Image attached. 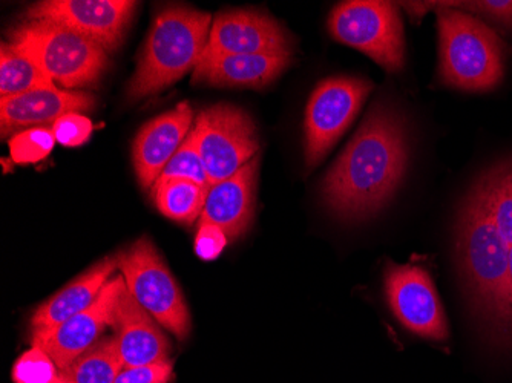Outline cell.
<instances>
[{
    "label": "cell",
    "instance_id": "6da1fadb",
    "mask_svg": "<svg viewBox=\"0 0 512 383\" xmlns=\"http://www.w3.org/2000/svg\"><path fill=\"white\" fill-rule=\"evenodd\" d=\"M407 164L404 123L393 108L376 102L325 175V203L344 220L375 217L398 190Z\"/></svg>",
    "mask_w": 512,
    "mask_h": 383
},
{
    "label": "cell",
    "instance_id": "7a4b0ae2",
    "mask_svg": "<svg viewBox=\"0 0 512 383\" xmlns=\"http://www.w3.org/2000/svg\"><path fill=\"white\" fill-rule=\"evenodd\" d=\"M456 238L457 261L471 307L488 336L497 345L509 347V247L477 184L460 210Z\"/></svg>",
    "mask_w": 512,
    "mask_h": 383
},
{
    "label": "cell",
    "instance_id": "3957f363",
    "mask_svg": "<svg viewBox=\"0 0 512 383\" xmlns=\"http://www.w3.org/2000/svg\"><path fill=\"white\" fill-rule=\"evenodd\" d=\"M211 28L209 13L184 5L161 10L152 23L138 56L137 69L126 89L129 102L157 94L197 68Z\"/></svg>",
    "mask_w": 512,
    "mask_h": 383
},
{
    "label": "cell",
    "instance_id": "277c9868",
    "mask_svg": "<svg viewBox=\"0 0 512 383\" xmlns=\"http://www.w3.org/2000/svg\"><path fill=\"white\" fill-rule=\"evenodd\" d=\"M440 82L467 92H488L502 83L506 46L473 14L457 8L437 11Z\"/></svg>",
    "mask_w": 512,
    "mask_h": 383
},
{
    "label": "cell",
    "instance_id": "5b68a950",
    "mask_svg": "<svg viewBox=\"0 0 512 383\" xmlns=\"http://www.w3.org/2000/svg\"><path fill=\"white\" fill-rule=\"evenodd\" d=\"M10 43L66 89L96 85L109 65V53L102 45L46 20L20 23L11 30Z\"/></svg>",
    "mask_w": 512,
    "mask_h": 383
},
{
    "label": "cell",
    "instance_id": "8992f818",
    "mask_svg": "<svg viewBox=\"0 0 512 383\" xmlns=\"http://www.w3.org/2000/svg\"><path fill=\"white\" fill-rule=\"evenodd\" d=\"M126 289L149 315L175 338L186 341L192 330L191 313L172 273L148 236L137 239L117 255Z\"/></svg>",
    "mask_w": 512,
    "mask_h": 383
},
{
    "label": "cell",
    "instance_id": "52a82bcc",
    "mask_svg": "<svg viewBox=\"0 0 512 383\" xmlns=\"http://www.w3.org/2000/svg\"><path fill=\"white\" fill-rule=\"evenodd\" d=\"M329 33L336 42L371 57L388 73H398L404 66V23L393 2H342L330 13Z\"/></svg>",
    "mask_w": 512,
    "mask_h": 383
},
{
    "label": "cell",
    "instance_id": "ba28073f",
    "mask_svg": "<svg viewBox=\"0 0 512 383\" xmlns=\"http://www.w3.org/2000/svg\"><path fill=\"white\" fill-rule=\"evenodd\" d=\"M194 132L211 187L237 174L260 151L255 123L237 106L221 103L204 109Z\"/></svg>",
    "mask_w": 512,
    "mask_h": 383
},
{
    "label": "cell",
    "instance_id": "9c48e42d",
    "mask_svg": "<svg viewBox=\"0 0 512 383\" xmlns=\"http://www.w3.org/2000/svg\"><path fill=\"white\" fill-rule=\"evenodd\" d=\"M373 85L359 77L322 80L306 109L304 155L309 167L318 166L361 111Z\"/></svg>",
    "mask_w": 512,
    "mask_h": 383
},
{
    "label": "cell",
    "instance_id": "30bf717a",
    "mask_svg": "<svg viewBox=\"0 0 512 383\" xmlns=\"http://www.w3.org/2000/svg\"><path fill=\"white\" fill-rule=\"evenodd\" d=\"M384 290L394 318L408 331L428 341L444 342L450 338L444 307L425 267L387 262Z\"/></svg>",
    "mask_w": 512,
    "mask_h": 383
},
{
    "label": "cell",
    "instance_id": "8fae6325",
    "mask_svg": "<svg viewBox=\"0 0 512 383\" xmlns=\"http://www.w3.org/2000/svg\"><path fill=\"white\" fill-rule=\"evenodd\" d=\"M137 5L131 0H45L28 8L25 20L57 23L114 53L123 42Z\"/></svg>",
    "mask_w": 512,
    "mask_h": 383
},
{
    "label": "cell",
    "instance_id": "7c38bea8",
    "mask_svg": "<svg viewBox=\"0 0 512 383\" xmlns=\"http://www.w3.org/2000/svg\"><path fill=\"white\" fill-rule=\"evenodd\" d=\"M125 292L123 276H114L103 287L99 298L88 310L82 311L53 330L33 334L31 347L42 348L53 359L60 373H63L80 354L100 341L106 327H114L115 313Z\"/></svg>",
    "mask_w": 512,
    "mask_h": 383
},
{
    "label": "cell",
    "instance_id": "4fadbf2b",
    "mask_svg": "<svg viewBox=\"0 0 512 383\" xmlns=\"http://www.w3.org/2000/svg\"><path fill=\"white\" fill-rule=\"evenodd\" d=\"M224 54H293V39L263 11H224L212 22L203 57Z\"/></svg>",
    "mask_w": 512,
    "mask_h": 383
},
{
    "label": "cell",
    "instance_id": "5bb4252c",
    "mask_svg": "<svg viewBox=\"0 0 512 383\" xmlns=\"http://www.w3.org/2000/svg\"><path fill=\"white\" fill-rule=\"evenodd\" d=\"M194 112L188 102L152 118L146 123L132 145V163L138 183L152 189L168 166L175 152L192 131Z\"/></svg>",
    "mask_w": 512,
    "mask_h": 383
},
{
    "label": "cell",
    "instance_id": "9a60e30c",
    "mask_svg": "<svg viewBox=\"0 0 512 383\" xmlns=\"http://www.w3.org/2000/svg\"><path fill=\"white\" fill-rule=\"evenodd\" d=\"M96 97L85 91H62L56 86L34 89L0 99L2 137L25 129L46 128L71 112H91Z\"/></svg>",
    "mask_w": 512,
    "mask_h": 383
},
{
    "label": "cell",
    "instance_id": "2e32d148",
    "mask_svg": "<svg viewBox=\"0 0 512 383\" xmlns=\"http://www.w3.org/2000/svg\"><path fill=\"white\" fill-rule=\"evenodd\" d=\"M258 164L260 158H253L246 166L241 167L237 174L207 190L200 223L220 227L229 241H235L249 230L255 213Z\"/></svg>",
    "mask_w": 512,
    "mask_h": 383
},
{
    "label": "cell",
    "instance_id": "e0dca14e",
    "mask_svg": "<svg viewBox=\"0 0 512 383\" xmlns=\"http://www.w3.org/2000/svg\"><path fill=\"white\" fill-rule=\"evenodd\" d=\"M293 54H224L201 57L194 83L232 88H267L292 65Z\"/></svg>",
    "mask_w": 512,
    "mask_h": 383
},
{
    "label": "cell",
    "instance_id": "ac0fdd59",
    "mask_svg": "<svg viewBox=\"0 0 512 383\" xmlns=\"http://www.w3.org/2000/svg\"><path fill=\"white\" fill-rule=\"evenodd\" d=\"M157 324L126 289L114 321L115 338L119 342L125 368L171 361V344Z\"/></svg>",
    "mask_w": 512,
    "mask_h": 383
},
{
    "label": "cell",
    "instance_id": "d6986e66",
    "mask_svg": "<svg viewBox=\"0 0 512 383\" xmlns=\"http://www.w3.org/2000/svg\"><path fill=\"white\" fill-rule=\"evenodd\" d=\"M119 269L117 255L106 256L96 266L74 279L65 289L46 299L31 316V336L42 334L59 327L68 319L88 310L102 293L103 287L114 278Z\"/></svg>",
    "mask_w": 512,
    "mask_h": 383
},
{
    "label": "cell",
    "instance_id": "ffe728a7",
    "mask_svg": "<svg viewBox=\"0 0 512 383\" xmlns=\"http://www.w3.org/2000/svg\"><path fill=\"white\" fill-rule=\"evenodd\" d=\"M206 187L189 180H160L151 189L155 206L169 220L194 224L203 213Z\"/></svg>",
    "mask_w": 512,
    "mask_h": 383
},
{
    "label": "cell",
    "instance_id": "44dd1931",
    "mask_svg": "<svg viewBox=\"0 0 512 383\" xmlns=\"http://www.w3.org/2000/svg\"><path fill=\"white\" fill-rule=\"evenodd\" d=\"M123 368L125 364L114 334L80 354L62 374L73 383H114Z\"/></svg>",
    "mask_w": 512,
    "mask_h": 383
},
{
    "label": "cell",
    "instance_id": "7402d4cb",
    "mask_svg": "<svg viewBox=\"0 0 512 383\" xmlns=\"http://www.w3.org/2000/svg\"><path fill=\"white\" fill-rule=\"evenodd\" d=\"M54 86L50 76L10 42H2L0 51V95L14 97L34 89Z\"/></svg>",
    "mask_w": 512,
    "mask_h": 383
},
{
    "label": "cell",
    "instance_id": "603a6c76",
    "mask_svg": "<svg viewBox=\"0 0 512 383\" xmlns=\"http://www.w3.org/2000/svg\"><path fill=\"white\" fill-rule=\"evenodd\" d=\"M494 223L508 247L512 246V158L483 174L477 181Z\"/></svg>",
    "mask_w": 512,
    "mask_h": 383
},
{
    "label": "cell",
    "instance_id": "cb8c5ba5",
    "mask_svg": "<svg viewBox=\"0 0 512 383\" xmlns=\"http://www.w3.org/2000/svg\"><path fill=\"white\" fill-rule=\"evenodd\" d=\"M189 180L200 186L209 189V177H207L206 167H204L203 160H201L200 152H198L197 137H195L194 128L191 134L184 140L181 148L175 152L174 157L169 161L165 171L161 174L160 180Z\"/></svg>",
    "mask_w": 512,
    "mask_h": 383
},
{
    "label": "cell",
    "instance_id": "d4e9b609",
    "mask_svg": "<svg viewBox=\"0 0 512 383\" xmlns=\"http://www.w3.org/2000/svg\"><path fill=\"white\" fill-rule=\"evenodd\" d=\"M54 138L51 128H33L17 132L10 140L11 158L17 164L39 163L53 151Z\"/></svg>",
    "mask_w": 512,
    "mask_h": 383
},
{
    "label": "cell",
    "instance_id": "484cf974",
    "mask_svg": "<svg viewBox=\"0 0 512 383\" xmlns=\"http://www.w3.org/2000/svg\"><path fill=\"white\" fill-rule=\"evenodd\" d=\"M62 376L57 365L42 348L31 347L13 367L14 383H54Z\"/></svg>",
    "mask_w": 512,
    "mask_h": 383
},
{
    "label": "cell",
    "instance_id": "4316f807",
    "mask_svg": "<svg viewBox=\"0 0 512 383\" xmlns=\"http://www.w3.org/2000/svg\"><path fill=\"white\" fill-rule=\"evenodd\" d=\"M54 138L60 145L76 148L83 145L91 137L92 123L82 112H71L63 115L51 126Z\"/></svg>",
    "mask_w": 512,
    "mask_h": 383
},
{
    "label": "cell",
    "instance_id": "83f0119b",
    "mask_svg": "<svg viewBox=\"0 0 512 383\" xmlns=\"http://www.w3.org/2000/svg\"><path fill=\"white\" fill-rule=\"evenodd\" d=\"M439 7L457 8L460 11H468L470 14H480L494 20L502 27L512 30V0L503 2H440Z\"/></svg>",
    "mask_w": 512,
    "mask_h": 383
},
{
    "label": "cell",
    "instance_id": "f1b7e54d",
    "mask_svg": "<svg viewBox=\"0 0 512 383\" xmlns=\"http://www.w3.org/2000/svg\"><path fill=\"white\" fill-rule=\"evenodd\" d=\"M174 376L171 361L123 368L114 383H169Z\"/></svg>",
    "mask_w": 512,
    "mask_h": 383
},
{
    "label": "cell",
    "instance_id": "f546056e",
    "mask_svg": "<svg viewBox=\"0 0 512 383\" xmlns=\"http://www.w3.org/2000/svg\"><path fill=\"white\" fill-rule=\"evenodd\" d=\"M229 243L226 233L214 224L200 223L197 238H195V252L204 261H214L223 253L224 247Z\"/></svg>",
    "mask_w": 512,
    "mask_h": 383
},
{
    "label": "cell",
    "instance_id": "4dcf8cb0",
    "mask_svg": "<svg viewBox=\"0 0 512 383\" xmlns=\"http://www.w3.org/2000/svg\"><path fill=\"white\" fill-rule=\"evenodd\" d=\"M508 293H509V307H511V328H512V246L509 247Z\"/></svg>",
    "mask_w": 512,
    "mask_h": 383
},
{
    "label": "cell",
    "instance_id": "1f68e13d",
    "mask_svg": "<svg viewBox=\"0 0 512 383\" xmlns=\"http://www.w3.org/2000/svg\"><path fill=\"white\" fill-rule=\"evenodd\" d=\"M54 383H73V382H71V380H69L68 377L63 376V374H62V376H60L59 379H57L56 382H54Z\"/></svg>",
    "mask_w": 512,
    "mask_h": 383
}]
</instances>
